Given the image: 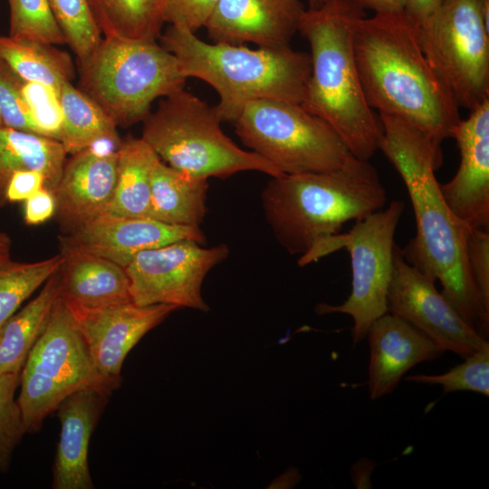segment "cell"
I'll list each match as a JSON object with an SVG mask.
<instances>
[{
    "label": "cell",
    "instance_id": "1",
    "mask_svg": "<svg viewBox=\"0 0 489 489\" xmlns=\"http://www.w3.org/2000/svg\"><path fill=\"white\" fill-rule=\"evenodd\" d=\"M379 149L400 175L410 197L417 233L399 251L410 265L432 281L462 318L488 340L489 312L484 308L467 261L472 229L446 204L435 172L443 162L441 146L408 124L379 115Z\"/></svg>",
    "mask_w": 489,
    "mask_h": 489
},
{
    "label": "cell",
    "instance_id": "2",
    "mask_svg": "<svg viewBox=\"0 0 489 489\" xmlns=\"http://www.w3.org/2000/svg\"><path fill=\"white\" fill-rule=\"evenodd\" d=\"M353 49L372 110L408 124L434 144L453 137L459 107L425 54L417 24L403 12L361 16L354 24Z\"/></svg>",
    "mask_w": 489,
    "mask_h": 489
},
{
    "label": "cell",
    "instance_id": "3",
    "mask_svg": "<svg viewBox=\"0 0 489 489\" xmlns=\"http://www.w3.org/2000/svg\"><path fill=\"white\" fill-rule=\"evenodd\" d=\"M364 15L350 0H328L303 12L298 31L310 45L311 74L301 105L330 124L354 157L369 160L379 149L382 128L354 55V24Z\"/></svg>",
    "mask_w": 489,
    "mask_h": 489
},
{
    "label": "cell",
    "instance_id": "4",
    "mask_svg": "<svg viewBox=\"0 0 489 489\" xmlns=\"http://www.w3.org/2000/svg\"><path fill=\"white\" fill-rule=\"evenodd\" d=\"M262 200L276 239L302 256L347 222L383 208L388 196L369 160L352 156L335 170L273 177Z\"/></svg>",
    "mask_w": 489,
    "mask_h": 489
},
{
    "label": "cell",
    "instance_id": "5",
    "mask_svg": "<svg viewBox=\"0 0 489 489\" xmlns=\"http://www.w3.org/2000/svg\"><path fill=\"white\" fill-rule=\"evenodd\" d=\"M160 44L173 53L187 79H200L219 95L221 120L235 122L251 101L273 99L302 104L311 74L310 54L290 45L250 49L206 43L196 33L169 25Z\"/></svg>",
    "mask_w": 489,
    "mask_h": 489
},
{
    "label": "cell",
    "instance_id": "6",
    "mask_svg": "<svg viewBox=\"0 0 489 489\" xmlns=\"http://www.w3.org/2000/svg\"><path fill=\"white\" fill-rule=\"evenodd\" d=\"M143 122L141 139L163 162L191 176L225 178L242 171L283 175L260 155L239 148L222 130L215 106L184 88L160 101Z\"/></svg>",
    "mask_w": 489,
    "mask_h": 489
},
{
    "label": "cell",
    "instance_id": "7",
    "mask_svg": "<svg viewBox=\"0 0 489 489\" xmlns=\"http://www.w3.org/2000/svg\"><path fill=\"white\" fill-rule=\"evenodd\" d=\"M80 87L117 126H131L150 113L153 101L184 88L176 56L157 41L102 37L78 62Z\"/></svg>",
    "mask_w": 489,
    "mask_h": 489
},
{
    "label": "cell",
    "instance_id": "8",
    "mask_svg": "<svg viewBox=\"0 0 489 489\" xmlns=\"http://www.w3.org/2000/svg\"><path fill=\"white\" fill-rule=\"evenodd\" d=\"M120 383L96 369L71 310L59 297L20 371L16 400L26 433L39 430L45 417L75 391L92 388L110 395Z\"/></svg>",
    "mask_w": 489,
    "mask_h": 489
},
{
    "label": "cell",
    "instance_id": "9",
    "mask_svg": "<svg viewBox=\"0 0 489 489\" xmlns=\"http://www.w3.org/2000/svg\"><path fill=\"white\" fill-rule=\"evenodd\" d=\"M405 204L392 201L366 217L355 221L347 233H338L317 242L300 257L304 266L332 252L345 248L352 271L351 292L340 305L320 303L318 314L344 313L353 320V345L366 339L371 323L388 312V292L393 272L394 235Z\"/></svg>",
    "mask_w": 489,
    "mask_h": 489
},
{
    "label": "cell",
    "instance_id": "10",
    "mask_svg": "<svg viewBox=\"0 0 489 489\" xmlns=\"http://www.w3.org/2000/svg\"><path fill=\"white\" fill-rule=\"evenodd\" d=\"M234 123L242 142L282 174L335 170L353 156L330 124L299 103L254 101Z\"/></svg>",
    "mask_w": 489,
    "mask_h": 489
},
{
    "label": "cell",
    "instance_id": "11",
    "mask_svg": "<svg viewBox=\"0 0 489 489\" xmlns=\"http://www.w3.org/2000/svg\"><path fill=\"white\" fill-rule=\"evenodd\" d=\"M489 0H444L417 25L420 45L470 111L489 99Z\"/></svg>",
    "mask_w": 489,
    "mask_h": 489
},
{
    "label": "cell",
    "instance_id": "12",
    "mask_svg": "<svg viewBox=\"0 0 489 489\" xmlns=\"http://www.w3.org/2000/svg\"><path fill=\"white\" fill-rule=\"evenodd\" d=\"M183 240L138 254L126 266L132 302L170 304L207 312L201 293L208 272L229 254L226 244L204 248Z\"/></svg>",
    "mask_w": 489,
    "mask_h": 489
},
{
    "label": "cell",
    "instance_id": "13",
    "mask_svg": "<svg viewBox=\"0 0 489 489\" xmlns=\"http://www.w3.org/2000/svg\"><path fill=\"white\" fill-rule=\"evenodd\" d=\"M393 261L388 312L463 359L489 343L437 291L434 281L407 263L397 244Z\"/></svg>",
    "mask_w": 489,
    "mask_h": 489
},
{
    "label": "cell",
    "instance_id": "14",
    "mask_svg": "<svg viewBox=\"0 0 489 489\" xmlns=\"http://www.w3.org/2000/svg\"><path fill=\"white\" fill-rule=\"evenodd\" d=\"M67 306L96 369L104 378L120 382L122 364L130 350L177 309L170 304L139 306L132 302L97 308Z\"/></svg>",
    "mask_w": 489,
    "mask_h": 489
},
{
    "label": "cell",
    "instance_id": "15",
    "mask_svg": "<svg viewBox=\"0 0 489 489\" xmlns=\"http://www.w3.org/2000/svg\"><path fill=\"white\" fill-rule=\"evenodd\" d=\"M120 142L99 141L65 161L54 192L55 213L63 235L106 213L116 186Z\"/></svg>",
    "mask_w": 489,
    "mask_h": 489
},
{
    "label": "cell",
    "instance_id": "16",
    "mask_svg": "<svg viewBox=\"0 0 489 489\" xmlns=\"http://www.w3.org/2000/svg\"><path fill=\"white\" fill-rule=\"evenodd\" d=\"M183 240L202 244L206 237L199 226L168 225L149 217L105 213L63 235L60 245L101 256L126 268L142 251Z\"/></svg>",
    "mask_w": 489,
    "mask_h": 489
},
{
    "label": "cell",
    "instance_id": "17",
    "mask_svg": "<svg viewBox=\"0 0 489 489\" xmlns=\"http://www.w3.org/2000/svg\"><path fill=\"white\" fill-rule=\"evenodd\" d=\"M470 112L452 137L460 152L459 168L439 187L455 216L471 228L489 231V99Z\"/></svg>",
    "mask_w": 489,
    "mask_h": 489
},
{
    "label": "cell",
    "instance_id": "18",
    "mask_svg": "<svg viewBox=\"0 0 489 489\" xmlns=\"http://www.w3.org/2000/svg\"><path fill=\"white\" fill-rule=\"evenodd\" d=\"M304 11L301 0H218L205 27L214 43L284 46Z\"/></svg>",
    "mask_w": 489,
    "mask_h": 489
},
{
    "label": "cell",
    "instance_id": "19",
    "mask_svg": "<svg viewBox=\"0 0 489 489\" xmlns=\"http://www.w3.org/2000/svg\"><path fill=\"white\" fill-rule=\"evenodd\" d=\"M366 338L369 346L366 384L371 400L393 392L417 364L438 359L446 351L417 328L388 312L371 323Z\"/></svg>",
    "mask_w": 489,
    "mask_h": 489
},
{
    "label": "cell",
    "instance_id": "20",
    "mask_svg": "<svg viewBox=\"0 0 489 489\" xmlns=\"http://www.w3.org/2000/svg\"><path fill=\"white\" fill-rule=\"evenodd\" d=\"M110 394L92 388L75 391L58 406L60 437L53 467L54 489H93L88 462L92 432Z\"/></svg>",
    "mask_w": 489,
    "mask_h": 489
},
{
    "label": "cell",
    "instance_id": "21",
    "mask_svg": "<svg viewBox=\"0 0 489 489\" xmlns=\"http://www.w3.org/2000/svg\"><path fill=\"white\" fill-rule=\"evenodd\" d=\"M60 254V297L67 305L97 308L132 302L124 267L77 249L61 247Z\"/></svg>",
    "mask_w": 489,
    "mask_h": 489
},
{
    "label": "cell",
    "instance_id": "22",
    "mask_svg": "<svg viewBox=\"0 0 489 489\" xmlns=\"http://www.w3.org/2000/svg\"><path fill=\"white\" fill-rule=\"evenodd\" d=\"M206 178L177 170L161 159L151 177L148 217L175 225L199 226L206 212Z\"/></svg>",
    "mask_w": 489,
    "mask_h": 489
},
{
    "label": "cell",
    "instance_id": "23",
    "mask_svg": "<svg viewBox=\"0 0 489 489\" xmlns=\"http://www.w3.org/2000/svg\"><path fill=\"white\" fill-rule=\"evenodd\" d=\"M67 152L55 139L0 126V208L7 204L6 187L17 170L34 169L45 177V187L53 194Z\"/></svg>",
    "mask_w": 489,
    "mask_h": 489
},
{
    "label": "cell",
    "instance_id": "24",
    "mask_svg": "<svg viewBox=\"0 0 489 489\" xmlns=\"http://www.w3.org/2000/svg\"><path fill=\"white\" fill-rule=\"evenodd\" d=\"M117 154L116 186L106 213L148 217L152 173L160 158L141 138L121 141Z\"/></svg>",
    "mask_w": 489,
    "mask_h": 489
},
{
    "label": "cell",
    "instance_id": "25",
    "mask_svg": "<svg viewBox=\"0 0 489 489\" xmlns=\"http://www.w3.org/2000/svg\"><path fill=\"white\" fill-rule=\"evenodd\" d=\"M60 297L56 272L40 293L0 327V375L20 373L26 357L45 329Z\"/></svg>",
    "mask_w": 489,
    "mask_h": 489
},
{
    "label": "cell",
    "instance_id": "26",
    "mask_svg": "<svg viewBox=\"0 0 489 489\" xmlns=\"http://www.w3.org/2000/svg\"><path fill=\"white\" fill-rule=\"evenodd\" d=\"M106 38L157 41L164 20V0H87Z\"/></svg>",
    "mask_w": 489,
    "mask_h": 489
},
{
    "label": "cell",
    "instance_id": "27",
    "mask_svg": "<svg viewBox=\"0 0 489 489\" xmlns=\"http://www.w3.org/2000/svg\"><path fill=\"white\" fill-rule=\"evenodd\" d=\"M59 99L63 117L60 142L67 154L72 155L104 139L121 141L112 119L71 82L62 83Z\"/></svg>",
    "mask_w": 489,
    "mask_h": 489
},
{
    "label": "cell",
    "instance_id": "28",
    "mask_svg": "<svg viewBox=\"0 0 489 489\" xmlns=\"http://www.w3.org/2000/svg\"><path fill=\"white\" fill-rule=\"evenodd\" d=\"M0 59L25 82L44 84L58 94L74 76L71 56L53 44L0 35Z\"/></svg>",
    "mask_w": 489,
    "mask_h": 489
},
{
    "label": "cell",
    "instance_id": "29",
    "mask_svg": "<svg viewBox=\"0 0 489 489\" xmlns=\"http://www.w3.org/2000/svg\"><path fill=\"white\" fill-rule=\"evenodd\" d=\"M63 257L0 264V327L16 312L21 304L59 271Z\"/></svg>",
    "mask_w": 489,
    "mask_h": 489
},
{
    "label": "cell",
    "instance_id": "30",
    "mask_svg": "<svg viewBox=\"0 0 489 489\" xmlns=\"http://www.w3.org/2000/svg\"><path fill=\"white\" fill-rule=\"evenodd\" d=\"M9 36L49 44L66 43L48 0H8Z\"/></svg>",
    "mask_w": 489,
    "mask_h": 489
},
{
    "label": "cell",
    "instance_id": "31",
    "mask_svg": "<svg viewBox=\"0 0 489 489\" xmlns=\"http://www.w3.org/2000/svg\"><path fill=\"white\" fill-rule=\"evenodd\" d=\"M66 43L78 62L85 60L102 39L87 0H48Z\"/></svg>",
    "mask_w": 489,
    "mask_h": 489
},
{
    "label": "cell",
    "instance_id": "32",
    "mask_svg": "<svg viewBox=\"0 0 489 489\" xmlns=\"http://www.w3.org/2000/svg\"><path fill=\"white\" fill-rule=\"evenodd\" d=\"M464 360L443 374H416L404 379L417 384L439 385L444 393L473 391L488 397L489 343Z\"/></svg>",
    "mask_w": 489,
    "mask_h": 489
},
{
    "label": "cell",
    "instance_id": "33",
    "mask_svg": "<svg viewBox=\"0 0 489 489\" xmlns=\"http://www.w3.org/2000/svg\"><path fill=\"white\" fill-rule=\"evenodd\" d=\"M19 376L20 373L0 375V473L8 469L13 452L26 433L14 398Z\"/></svg>",
    "mask_w": 489,
    "mask_h": 489
},
{
    "label": "cell",
    "instance_id": "34",
    "mask_svg": "<svg viewBox=\"0 0 489 489\" xmlns=\"http://www.w3.org/2000/svg\"><path fill=\"white\" fill-rule=\"evenodd\" d=\"M24 82L0 59V117L2 123L11 129L38 135L23 92Z\"/></svg>",
    "mask_w": 489,
    "mask_h": 489
},
{
    "label": "cell",
    "instance_id": "35",
    "mask_svg": "<svg viewBox=\"0 0 489 489\" xmlns=\"http://www.w3.org/2000/svg\"><path fill=\"white\" fill-rule=\"evenodd\" d=\"M23 92L38 135L60 141L63 117L59 94L44 84L33 82H24Z\"/></svg>",
    "mask_w": 489,
    "mask_h": 489
},
{
    "label": "cell",
    "instance_id": "36",
    "mask_svg": "<svg viewBox=\"0 0 489 489\" xmlns=\"http://www.w3.org/2000/svg\"><path fill=\"white\" fill-rule=\"evenodd\" d=\"M218 0H164V20L196 33L205 27Z\"/></svg>",
    "mask_w": 489,
    "mask_h": 489
},
{
    "label": "cell",
    "instance_id": "37",
    "mask_svg": "<svg viewBox=\"0 0 489 489\" xmlns=\"http://www.w3.org/2000/svg\"><path fill=\"white\" fill-rule=\"evenodd\" d=\"M467 261L484 306L489 312V231L470 230Z\"/></svg>",
    "mask_w": 489,
    "mask_h": 489
},
{
    "label": "cell",
    "instance_id": "38",
    "mask_svg": "<svg viewBox=\"0 0 489 489\" xmlns=\"http://www.w3.org/2000/svg\"><path fill=\"white\" fill-rule=\"evenodd\" d=\"M44 175L34 169L15 171L6 187L7 203L24 202L27 198L45 187Z\"/></svg>",
    "mask_w": 489,
    "mask_h": 489
},
{
    "label": "cell",
    "instance_id": "39",
    "mask_svg": "<svg viewBox=\"0 0 489 489\" xmlns=\"http://www.w3.org/2000/svg\"><path fill=\"white\" fill-rule=\"evenodd\" d=\"M55 211L54 194L43 187L24 201V220L27 225H36L49 220Z\"/></svg>",
    "mask_w": 489,
    "mask_h": 489
},
{
    "label": "cell",
    "instance_id": "40",
    "mask_svg": "<svg viewBox=\"0 0 489 489\" xmlns=\"http://www.w3.org/2000/svg\"><path fill=\"white\" fill-rule=\"evenodd\" d=\"M443 2L444 0H406L403 13L418 25L436 11Z\"/></svg>",
    "mask_w": 489,
    "mask_h": 489
},
{
    "label": "cell",
    "instance_id": "41",
    "mask_svg": "<svg viewBox=\"0 0 489 489\" xmlns=\"http://www.w3.org/2000/svg\"><path fill=\"white\" fill-rule=\"evenodd\" d=\"M361 9H370L375 14H395L404 11L406 0H350Z\"/></svg>",
    "mask_w": 489,
    "mask_h": 489
},
{
    "label": "cell",
    "instance_id": "42",
    "mask_svg": "<svg viewBox=\"0 0 489 489\" xmlns=\"http://www.w3.org/2000/svg\"><path fill=\"white\" fill-rule=\"evenodd\" d=\"M12 254V239L4 231L0 230V264L10 262Z\"/></svg>",
    "mask_w": 489,
    "mask_h": 489
},
{
    "label": "cell",
    "instance_id": "43",
    "mask_svg": "<svg viewBox=\"0 0 489 489\" xmlns=\"http://www.w3.org/2000/svg\"><path fill=\"white\" fill-rule=\"evenodd\" d=\"M328 0H307L309 8L317 9L322 6Z\"/></svg>",
    "mask_w": 489,
    "mask_h": 489
},
{
    "label": "cell",
    "instance_id": "44",
    "mask_svg": "<svg viewBox=\"0 0 489 489\" xmlns=\"http://www.w3.org/2000/svg\"><path fill=\"white\" fill-rule=\"evenodd\" d=\"M0 126H4L3 123H2L1 117H0Z\"/></svg>",
    "mask_w": 489,
    "mask_h": 489
}]
</instances>
